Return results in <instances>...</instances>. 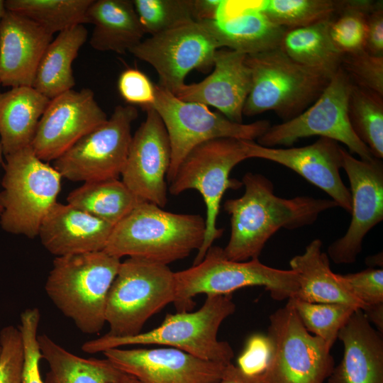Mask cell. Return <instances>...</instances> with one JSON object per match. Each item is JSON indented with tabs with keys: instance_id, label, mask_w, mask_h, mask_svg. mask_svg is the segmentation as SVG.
<instances>
[{
	"instance_id": "cell-19",
	"label": "cell",
	"mask_w": 383,
	"mask_h": 383,
	"mask_svg": "<svg viewBox=\"0 0 383 383\" xmlns=\"http://www.w3.org/2000/svg\"><path fill=\"white\" fill-rule=\"evenodd\" d=\"M246 146L248 158L265 159L292 170L327 193L338 206L350 213V192L340 174L343 148L337 141L320 137L304 147L276 148L246 140Z\"/></svg>"
},
{
	"instance_id": "cell-36",
	"label": "cell",
	"mask_w": 383,
	"mask_h": 383,
	"mask_svg": "<svg viewBox=\"0 0 383 383\" xmlns=\"http://www.w3.org/2000/svg\"><path fill=\"white\" fill-rule=\"evenodd\" d=\"M374 1H339L337 16L331 18L330 35L343 53L354 52L365 48L367 14Z\"/></svg>"
},
{
	"instance_id": "cell-23",
	"label": "cell",
	"mask_w": 383,
	"mask_h": 383,
	"mask_svg": "<svg viewBox=\"0 0 383 383\" xmlns=\"http://www.w3.org/2000/svg\"><path fill=\"white\" fill-rule=\"evenodd\" d=\"M113 226L57 201L43 218L38 236L48 252L60 257L104 250Z\"/></svg>"
},
{
	"instance_id": "cell-9",
	"label": "cell",
	"mask_w": 383,
	"mask_h": 383,
	"mask_svg": "<svg viewBox=\"0 0 383 383\" xmlns=\"http://www.w3.org/2000/svg\"><path fill=\"white\" fill-rule=\"evenodd\" d=\"M248 158L246 140L231 138L210 140L189 152L170 183L172 195L196 189L206 204L204 239L193 265L199 263L213 242L222 235L223 229L216 226L222 197L228 189L243 185L241 182L230 179L229 174L236 165Z\"/></svg>"
},
{
	"instance_id": "cell-18",
	"label": "cell",
	"mask_w": 383,
	"mask_h": 383,
	"mask_svg": "<svg viewBox=\"0 0 383 383\" xmlns=\"http://www.w3.org/2000/svg\"><path fill=\"white\" fill-rule=\"evenodd\" d=\"M102 353L118 370L139 383H218L227 365L169 347L116 348Z\"/></svg>"
},
{
	"instance_id": "cell-51",
	"label": "cell",
	"mask_w": 383,
	"mask_h": 383,
	"mask_svg": "<svg viewBox=\"0 0 383 383\" xmlns=\"http://www.w3.org/2000/svg\"><path fill=\"white\" fill-rule=\"evenodd\" d=\"M1 212H2V209H1V207L0 206V215H1Z\"/></svg>"
},
{
	"instance_id": "cell-53",
	"label": "cell",
	"mask_w": 383,
	"mask_h": 383,
	"mask_svg": "<svg viewBox=\"0 0 383 383\" xmlns=\"http://www.w3.org/2000/svg\"><path fill=\"white\" fill-rule=\"evenodd\" d=\"M0 85H1V84H0ZM0 93H1V92H0Z\"/></svg>"
},
{
	"instance_id": "cell-44",
	"label": "cell",
	"mask_w": 383,
	"mask_h": 383,
	"mask_svg": "<svg viewBox=\"0 0 383 383\" xmlns=\"http://www.w3.org/2000/svg\"><path fill=\"white\" fill-rule=\"evenodd\" d=\"M364 49L375 56H383V2L374 1L367 14Z\"/></svg>"
},
{
	"instance_id": "cell-6",
	"label": "cell",
	"mask_w": 383,
	"mask_h": 383,
	"mask_svg": "<svg viewBox=\"0 0 383 383\" xmlns=\"http://www.w3.org/2000/svg\"><path fill=\"white\" fill-rule=\"evenodd\" d=\"M4 159L0 226L6 232L33 238L57 202L62 177L54 167L38 158L30 146Z\"/></svg>"
},
{
	"instance_id": "cell-11",
	"label": "cell",
	"mask_w": 383,
	"mask_h": 383,
	"mask_svg": "<svg viewBox=\"0 0 383 383\" xmlns=\"http://www.w3.org/2000/svg\"><path fill=\"white\" fill-rule=\"evenodd\" d=\"M353 83L341 67L331 78L318 99L298 116L270 127L257 138L264 147L291 146L298 140L318 135L342 143L362 160L374 157L355 133L348 104Z\"/></svg>"
},
{
	"instance_id": "cell-31",
	"label": "cell",
	"mask_w": 383,
	"mask_h": 383,
	"mask_svg": "<svg viewBox=\"0 0 383 383\" xmlns=\"http://www.w3.org/2000/svg\"><path fill=\"white\" fill-rule=\"evenodd\" d=\"M143 201L118 179L84 182L67 197V204L113 226Z\"/></svg>"
},
{
	"instance_id": "cell-21",
	"label": "cell",
	"mask_w": 383,
	"mask_h": 383,
	"mask_svg": "<svg viewBox=\"0 0 383 383\" xmlns=\"http://www.w3.org/2000/svg\"><path fill=\"white\" fill-rule=\"evenodd\" d=\"M205 22L221 48L246 55L279 48L287 30L262 11L261 0H221L215 19Z\"/></svg>"
},
{
	"instance_id": "cell-2",
	"label": "cell",
	"mask_w": 383,
	"mask_h": 383,
	"mask_svg": "<svg viewBox=\"0 0 383 383\" xmlns=\"http://www.w3.org/2000/svg\"><path fill=\"white\" fill-rule=\"evenodd\" d=\"M205 219L174 213L148 201L139 204L113 226L104 251L116 257H139L166 265L201 248Z\"/></svg>"
},
{
	"instance_id": "cell-20",
	"label": "cell",
	"mask_w": 383,
	"mask_h": 383,
	"mask_svg": "<svg viewBox=\"0 0 383 383\" xmlns=\"http://www.w3.org/2000/svg\"><path fill=\"white\" fill-rule=\"evenodd\" d=\"M246 55L230 49L217 50L213 71L199 82L185 83L173 94L183 101L213 106L229 120L243 123V108L251 88Z\"/></svg>"
},
{
	"instance_id": "cell-3",
	"label": "cell",
	"mask_w": 383,
	"mask_h": 383,
	"mask_svg": "<svg viewBox=\"0 0 383 383\" xmlns=\"http://www.w3.org/2000/svg\"><path fill=\"white\" fill-rule=\"evenodd\" d=\"M235 310L231 294L206 295L204 304L194 312L167 314L162 323L135 335L118 337L107 333L83 343L89 354L132 345H157L183 350L199 358L228 365L234 357L231 345L219 340L221 323Z\"/></svg>"
},
{
	"instance_id": "cell-25",
	"label": "cell",
	"mask_w": 383,
	"mask_h": 383,
	"mask_svg": "<svg viewBox=\"0 0 383 383\" xmlns=\"http://www.w3.org/2000/svg\"><path fill=\"white\" fill-rule=\"evenodd\" d=\"M86 16L94 26L89 44L98 51L126 54L145 34L132 1L93 0Z\"/></svg>"
},
{
	"instance_id": "cell-37",
	"label": "cell",
	"mask_w": 383,
	"mask_h": 383,
	"mask_svg": "<svg viewBox=\"0 0 383 383\" xmlns=\"http://www.w3.org/2000/svg\"><path fill=\"white\" fill-rule=\"evenodd\" d=\"M135 10L145 33L155 35L196 21L193 0H133Z\"/></svg>"
},
{
	"instance_id": "cell-14",
	"label": "cell",
	"mask_w": 383,
	"mask_h": 383,
	"mask_svg": "<svg viewBox=\"0 0 383 383\" xmlns=\"http://www.w3.org/2000/svg\"><path fill=\"white\" fill-rule=\"evenodd\" d=\"M221 49L205 21H190L142 40L131 52L150 64L159 76L158 85L174 94L192 70L207 71Z\"/></svg>"
},
{
	"instance_id": "cell-50",
	"label": "cell",
	"mask_w": 383,
	"mask_h": 383,
	"mask_svg": "<svg viewBox=\"0 0 383 383\" xmlns=\"http://www.w3.org/2000/svg\"><path fill=\"white\" fill-rule=\"evenodd\" d=\"M4 155L3 154V150H2V146H1V140H0V167L1 165H2V163H3V160H2V156Z\"/></svg>"
},
{
	"instance_id": "cell-29",
	"label": "cell",
	"mask_w": 383,
	"mask_h": 383,
	"mask_svg": "<svg viewBox=\"0 0 383 383\" xmlns=\"http://www.w3.org/2000/svg\"><path fill=\"white\" fill-rule=\"evenodd\" d=\"M87 36L83 24L60 32L43 55L33 87L49 99L72 89L75 84L72 62Z\"/></svg>"
},
{
	"instance_id": "cell-16",
	"label": "cell",
	"mask_w": 383,
	"mask_h": 383,
	"mask_svg": "<svg viewBox=\"0 0 383 383\" xmlns=\"http://www.w3.org/2000/svg\"><path fill=\"white\" fill-rule=\"evenodd\" d=\"M107 119L91 89L68 90L50 100L30 148L41 160L55 161Z\"/></svg>"
},
{
	"instance_id": "cell-8",
	"label": "cell",
	"mask_w": 383,
	"mask_h": 383,
	"mask_svg": "<svg viewBox=\"0 0 383 383\" xmlns=\"http://www.w3.org/2000/svg\"><path fill=\"white\" fill-rule=\"evenodd\" d=\"M174 300V272L168 265L128 257L121 262L108 293L107 334L125 337L141 333L150 317Z\"/></svg>"
},
{
	"instance_id": "cell-42",
	"label": "cell",
	"mask_w": 383,
	"mask_h": 383,
	"mask_svg": "<svg viewBox=\"0 0 383 383\" xmlns=\"http://www.w3.org/2000/svg\"><path fill=\"white\" fill-rule=\"evenodd\" d=\"M118 89L130 105H138L146 109L152 107L155 103V84L139 70L128 68L123 71L118 79Z\"/></svg>"
},
{
	"instance_id": "cell-4",
	"label": "cell",
	"mask_w": 383,
	"mask_h": 383,
	"mask_svg": "<svg viewBox=\"0 0 383 383\" xmlns=\"http://www.w3.org/2000/svg\"><path fill=\"white\" fill-rule=\"evenodd\" d=\"M121 262L104 250L55 257L45 292L80 331L97 333L106 323L107 296Z\"/></svg>"
},
{
	"instance_id": "cell-28",
	"label": "cell",
	"mask_w": 383,
	"mask_h": 383,
	"mask_svg": "<svg viewBox=\"0 0 383 383\" xmlns=\"http://www.w3.org/2000/svg\"><path fill=\"white\" fill-rule=\"evenodd\" d=\"M38 340L42 358L49 365L45 383H121L131 377L106 357H81L45 334L38 335Z\"/></svg>"
},
{
	"instance_id": "cell-52",
	"label": "cell",
	"mask_w": 383,
	"mask_h": 383,
	"mask_svg": "<svg viewBox=\"0 0 383 383\" xmlns=\"http://www.w3.org/2000/svg\"><path fill=\"white\" fill-rule=\"evenodd\" d=\"M0 353H1V347H0Z\"/></svg>"
},
{
	"instance_id": "cell-10",
	"label": "cell",
	"mask_w": 383,
	"mask_h": 383,
	"mask_svg": "<svg viewBox=\"0 0 383 383\" xmlns=\"http://www.w3.org/2000/svg\"><path fill=\"white\" fill-rule=\"evenodd\" d=\"M155 94L152 108L165 125L171 147L170 167L166 176L169 184L182 160L197 145L222 138L253 140L270 127L266 120L250 123L233 122L211 111L207 106L179 99L158 84H155Z\"/></svg>"
},
{
	"instance_id": "cell-1",
	"label": "cell",
	"mask_w": 383,
	"mask_h": 383,
	"mask_svg": "<svg viewBox=\"0 0 383 383\" xmlns=\"http://www.w3.org/2000/svg\"><path fill=\"white\" fill-rule=\"evenodd\" d=\"M241 182L244 194L223 204L231 216V235L223 250L231 260L259 258L267 240L279 229L311 225L321 213L338 206L332 199L279 197L274 194L272 182L261 174L247 172Z\"/></svg>"
},
{
	"instance_id": "cell-12",
	"label": "cell",
	"mask_w": 383,
	"mask_h": 383,
	"mask_svg": "<svg viewBox=\"0 0 383 383\" xmlns=\"http://www.w3.org/2000/svg\"><path fill=\"white\" fill-rule=\"evenodd\" d=\"M272 346L264 383H323L334 368L331 348L304 328L287 303L270 316Z\"/></svg>"
},
{
	"instance_id": "cell-32",
	"label": "cell",
	"mask_w": 383,
	"mask_h": 383,
	"mask_svg": "<svg viewBox=\"0 0 383 383\" xmlns=\"http://www.w3.org/2000/svg\"><path fill=\"white\" fill-rule=\"evenodd\" d=\"M93 0H6V10L33 21L53 35L87 23L86 13Z\"/></svg>"
},
{
	"instance_id": "cell-39",
	"label": "cell",
	"mask_w": 383,
	"mask_h": 383,
	"mask_svg": "<svg viewBox=\"0 0 383 383\" xmlns=\"http://www.w3.org/2000/svg\"><path fill=\"white\" fill-rule=\"evenodd\" d=\"M38 308L24 310L20 316L21 331L23 344V366L21 383H45L40 372L42 359L38 340V328L40 322Z\"/></svg>"
},
{
	"instance_id": "cell-40",
	"label": "cell",
	"mask_w": 383,
	"mask_h": 383,
	"mask_svg": "<svg viewBox=\"0 0 383 383\" xmlns=\"http://www.w3.org/2000/svg\"><path fill=\"white\" fill-rule=\"evenodd\" d=\"M0 383H21L23 344L18 328L8 326L0 331Z\"/></svg>"
},
{
	"instance_id": "cell-35",
	"label": "cell",
	"mask_w": 383,
	"mask_h": 383,
	"mask_svg": "<svg viewBox=\"0 0 383 383\" xmlns=\"http://www.w3.org/2000/svg\"><path fill=\"white\" fill-rule=\"evenodd\" d=\"M338 6L339 1L333 0H261L262 11L287 30L331 18Z\"/></svg>"
},
{
	"instance_id": "cell-22",
	"label": "cell",
	"mask_w": 383,
	"mask_h": 383,
	"mask_svg": "<svg viewBox=\"0 0 383 383\" xmlns=\"http://www.w3.org/2000/svg\"><path fill=\"white\" fill-rule=\"evenodd\" d=\"M52 34L30 18L6 10L0 22V84L33 87Z\"/></svg>"
},
{
	"instance_id": "cell-15",
	"label": "cell",
	"mask_w": 383,
	"mask_h": 383,
	"mask_svg": "<svg viewBox=\"0 0 383 383\" xmlns=\"http://www.w3.org/2000/svg\"><path fill=\"white\" fill-rule=\"evenodd\" d=\"M343 169L350 184V226L343 236L328 248L327 255L336 264L355 262L366 234L383 220V163L377 158L362 160L343 150Z\"/></svg>"
},
{
	"instance_id": "cell-47",
	"label": "cell",
	"mask_w": 383,
	"mask_h": 383,
	"mask_svg": "<svg viewBox=\"0 0 383 383\" xmlns=\"http://www.w3.org/2000/svg\"><path fill=\"white\" fill-rule=\"evenodd\" d=\"M369 321L373 323L377 328V331L382 334L383 331V303L366 306L362 310Z\"/></svg>"
},
{
	"instance_id": "cell-24",
	"label": "cell",
	"mask_w": 383,
	"mask_h": 383,
	"mask_svg": "<svg viewBox=\"0 0 383 383\" xmlns=\"http://www.w3.org/2000/svg\"><path fill=\"white\" fill-rule=\"evenodd\" d=\"M382 335L364 312L356 309L338 333L343 356L328 377V383H383Z\"/></svg>"
},
{
	"instance_id": "cell-43",
	"label": "cell",
	"mask_w": 383,
	"mask_h": 383,
	"mask_svg": "<svg viewBox=\"0 0 383 383\" xmlns=\"http://www.w3.org/2000/svg\"><path fill=\"white\" fill-rule=\"evenodd\" d=\"M272 346L267 335L255 334L248 340L237 367L250 376L263 377L270 363Z\"/></svg>"
},
{
	"instance_id": "cell-41",
	"label": "cell",
	"mask_w": 383,
	"mask_h": 383,
	"mask_svg": "<svg viewBox=\"0 0 383 383\" xmlns=\"http://www.w3.org/2000/svg\"><path fill=\"white\" fill-rule=\"evenodd\" d=\"M337 277L345 289L365 307L383 303L382 269L368 268L356 273L337 274Z\"/></svg>"
},
{
	"instance_id": "cell-48",
	"label": "cell",
	"mask_w": 383,
	"mask_h": 383,
	"mask_svg": "<svg viewBox=\"0 0 383 383\" xmlns=\"http://www.w3.org/2000/svg\"><path fill=\"white\" fill-rule=\"evenodd\" d=\"M6 10V9L5 8V1L0 0V22H1L2 16H4Z\"/></svg>"
},
{
	"instance_id": "cell-45",
	"label": "cell",
	"mask_w": 383,
	"mask_h": 383,
	"mask_svg": "<svg viewBox=\"0 0 383 383\" xmlns=\"http://www.w3.org/2000/svg\"><path fill=\"white\" fill-rule=\"evenodd\" d=\"M221 0H193V14L196 21H213Z\"/></svg>"
},
{
	"instance_id": "cell-46",
	"label": "cell",
	"mask_w": 383,
	"mask_h": 383,
	"mask_svg": "<svg viewBox=\"0 0 383 383\" xmlns=\"http://www.w3.org/2000/svg\"><path fill=\"white\" fill-rule=\"evenodd\" d=\"M218 383H264V382L263 377L248 375L231 362L226 365Z\"/></svg>"
},
{
	"instance_id": "cell-34",
	"label": "cell",
	"mask_w": 383,
	"mask_h": 383,
	"mask_svg": "<svg viewBox=\"0 0 383 383\" xmlns=\"http://www.w3.org/2000/svg\"><path fill=\"white\" fill-rule=\"evenodd\" d=\"M304 328L331 348L340 328L357 309L343 304L311 303L292 297L287 299Z\"/></svg>"
},
{
	"instance_id": "cell-7",
	"label": "cell",
	"mask_w": 383,
	"mask_h": 383,
	"mask_svg": "<svg viewBox=\"0 0 383 383\" xmlns=\"http://www.w3.org/2000/svg\"><path fill=\"white\" fill-rule=\"evenodd\" d=\"M245 62L251 88L243 116L272 111L288 121L311 105L330 80L296 62L280 48L247 55Z\"/></svg>"
},
{
	"instance_id": "cell-38",
	"label": "cell",
	"mask_w": 383,
	"mask_h": 383,
	"mask_svg": "<svg viewBox=\"0 0 383 383\" xmlns=\"http://www.w3.org/2000/svg\"><path fill=\"white\" fill-rule=\"evenodd\" d=\"M340 67L353 84L383 95V56L362 49L343 54Z\"/></svg>"
},
{
	"instance_id": "cell-26",
	"label": "cell",
	"mask_w": 383,
	"mask_h": 383,
	"mask_svg": "<svg viewBox=\"0 0 383 383\" xmlns=\"http://www.w3.org/2000/svg\"><path fill=\"white\" fill-rule=\"evenodd\" d=\"M320 239L312 240L301 255L289 261L291 270L298 277L299 289L294 296L311 303L343 304L356 309L364 305L343 286L330 267L329 257L321 251Z\"/></svg>"
},
{
	"instance_id": "cell-13",
	"label": "cell",
	"mask_w": 383,
	"mask_h": 383,
	"mask_svg": "<svg viewBox=\"0 0 383 383\" xmlns=\"http://www.w3.org/2000/svg\"><path fill=\"white\" fill-rule=\"evenodd\" d=\"M138 116L134 106H116L104 123L56 159L53 167L62 177L72 182L118 179L129 152L131 125Z\"/></svg>"
},
{
	"instance_id": "cell-17",
	"label": "cell",
	"mask_w": 383,
	"mask_h": 383,
	"mask_svg": "<svg viewBox=\"0 0 383 383\" xmlns=\"http://www.w3.org/2000/svg\"><path fill=\"white\" fill-rule=\"evenodd\" d=\"M145 120L132 135L122 182L136 196L163 208L167 203L166 176L171 147L165 125L152 107L145 109Z\"/></svg>"
},
{
	"instance_id": "cell-5",
	"label": "cell",
	"mask_w": 383,
	"mask_h": 383,
	"mask_svg": "<svg viewBox=\"0 0 383 383\" xmlns=\"http://www.w3.org/2000/svg\"><path fill=\"white\" fill-rule=\"evenodd\" d=\"M177 312L189 311L193 298L200 294L227 295L251 286L264 287L274 300L294 297L299 289L298 277L292 270L267 266L259 258L248 261L228 259L222 248L211 245L203 260L184 270L174 272Z\"/></svg>"
},
{
	"instance_id": "cell-30",
	"label": "cell",
	"mask_w": 383,
	"mask_h": 383,
	"mask_svg": "<svg viewBox=\"0 0 383 383\" xmlns=\"http://www.w3.org/2000/svg\"><path fill=\"white\" fill-rule=\"evenodd\" d=\"M332 18L287 30L279 46L294 61L328 79L340 68L343 56L330 35Z\"/></svg>"
},
{
	"instance_id": "cell-27",
	"label": "cell",
	"mask_w": 383,
	"mask_h": 383,
	"mask_svg": "<svg viewBox=\"0 0 383 383\" xmlns=\"http://www.w3.org/2000/svg\"><path fill=\"white\" fill-rule=\"evenodd\" d=\"M50 99L33 87L0 93V140L4 156L30 146Z\"/></svg>"
},
{
	"instance_id": "cell-33",
	"label": "cell",
	"mask_w": 383,
	"mask_h": 383,
	"mask_svg": "<svg viewBox=\"0 0 383 383\" xmlns=\"http://www.w3.org/2000/svg\"><path fill=\"white\" fill-rule=\"evenodd\" d=\"M352 128L374 157H383V95L352 84L348 104Z\"/></svg>"
},
{
	"instance_id": "cell-49",
	"label": "cell",
	"mask_w": 383,
	"mask_h": 383,
	"mask_svg": "<svg viewBox=\"0 0 383 383\" xmlns=\"http://www.w3.org/2000/svg\"><path fill=\"white\" fill-rule=\"evenodd\" d=\"M121 383H139V382L135 378H133V377H131L126 381H123Z\"/></svg>"
}]
</instances>
